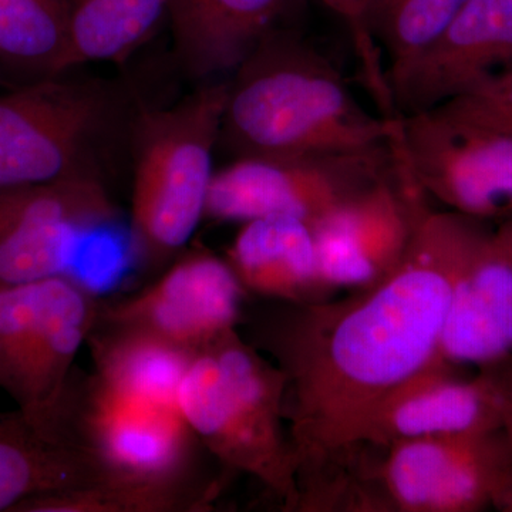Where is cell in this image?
Listing matches in <instances>:
<instances>
[{"mask_svg": "<svg viewBox=\"0 0 512 512\" xmlns=\"http://www.w3.org/2000/svg\"><path fill=\"white\" fill-rule=\"evenodd\" d=\"M439 107L512 134V69Z\"/></svg>", "mask_w": 512, "mask_h": 512, "instance_id": "obj_26", "label": "cell"}, {"mask_svg": "<svg viewBox=\"0 0 512 512\" xmlns=\"http://www.w3.org/2000/svg\"><path fill=\"white\" fill-rule=\"evenodd\" d=\"M399 147L356 153L239 157L215 171L205 217L221 222L291 217L312 224L399 168Z\"/></svg>", "mask_w": 512, "mask_h": 512, "instance_id": "obj_7", "label": "cell"}, {"mask_svg": "<svg viewBox=\"0 0 512 512\" xmlns=\"http://www.w3.org/2000/svg\"><path fill=\"white\" fill-rule=\"evenodd\" d=\"M227 82L208 83L167 109H141L131 134V237L144 268H160L205 217Z\"/></svg>", "mask_w": 512, "mask_h": 512, "instance_id": "obj_5", "label": "cell"}, {"mask_svg": "<svg viewBox=\"0 0 512 512\" xmlns=\"http://www.w3.org/2000/svg\"><path fill=\"white\" fill-rule=\"evenodd\" d=\"M320 2L338 15L348 28L357 62H359L360 74L367 92L376 103L377 113L387 119H394L397 111L389 77H387L386 64L370 32L369 9L372 0H320Z\"/></svg>", "mask_w": 512, "mask_h": 512, "instance_id": "obj_25", "label": "cell"}, {"mask_svg": "<svg viewBox=\"0 0 512 512\" xmlns=\"http://www.w3.org/2000/svg\"><path fill=\"white\" fill-rule=\"evenodd\" d=\"M377 471L390 507L403 512L503 510L512 453L503 430L420 437L384 448Z\"/></svg>", "mask_w": 512, "mask_h": 512, "instance_id": "obj_9", "label": "cell"}, {"mask_svg": "<svg viewBox=\"0 0 512 512\" xmlns=\"http://www.w3.org/2000/svg\"><path fill=\"white\" fill-rule=\"evenodd\" d=\"M99 309L93 292L66 275L0 286V389L43 430L64 434L73 363Z\"/></svg>", "mask_w": 512, "mask_h": 512, "instance_id": "obj_6", "label": "cell"}, {"mask_svg": "<svg viewBox=\"0 0 512 512\" xmlns=\"http://www.w3.org/2000/svg\"><path fill=\"white\" fill-rule=\"evenodd\" d=\"M215 497V484L198 483L195 477L104 478L86 487L29 498L12 512H195L208 510Z\"/></svg>", "mask_w": 512, "mask_h": 512, "instance_id": "obj_22", "label": "cell"}, {"mask_svg": "<svg viewBox=\"0 0 512 512\" xmlns=\"http://www.w3.org/2000/svg\"><path fill=\"white\" fill-rule=\"evenodd\" d=\"M466 3L467 0H372L370 32L386 60L389 83L440 36Z\"/></svg>", "mask_w": 512, "mask_h": 512, "instance_id": "obj_24", "label": "cell"}, {"mask_svg": "<svg viewBox=\"0 0 512 512\" xmlns=\"http://www.w3.org/2000/svg\"><path fill=\"white\" fill-rule=\"evenodd\" d=\"M478 370L484 372L493 384L500 404L501 427L508 443L512 444V353L490 365L478 367Z\"/></svg>", "mask_w": 512, "mask_h": 512, "instance_id": "obj_27", "label": "cell"}, {"mask_svg": "<svg viewBox=\"0 0 512 512\" xmlns=\"http://www.w3.org/2000/svg\"><path fill=\"white\" fill-rule=\"evenodd\" d=\"M308 0H170L174 53L185 73H234L279 30L295 29Z\"/></svg>", "mask_w": 512, "mask_h": 512, "instance_id": "obj_16", "label": "cell"}, {"mask_svg": "<svg viewBox=\"0 0 512 512\" xmlns=\"http://www.w3.org/2000/svg\"><path fill=\"white\" fill-rule=\"evenodd\" d=\"M62 429L99 460L107 478H194L200 440L173 404L117 392L93 377L80 402L67 392Z\"/></svg>", "mask_w": 512, "mask_h": 512, "instance_id": "obj_10", "label": "cell"}, {"mask_svg": "<svg viewBox=\"0 0 512 512\" xmlns=\"http://www.w3.org/2000/svg\"><path fill=\"white\" fill-rule=\"evenodd\" d=\"M503 430L500 404L490 379L456 375V366L439 359L400 384L373 413L366 447L386 448L420 437L456 436Z\"/></svg>", "mask_w": 512, "mask_h": 512, "instance_id": "obj_15", "label": "cell"}, {"mask_svg": "<svg viewBox=\"0 0 512 512\" xmlns=\"http://www.w3.org/2000/svg\"><path fill=\"white\" fill-rule=\"evenodd\" d=\"M227 261L245 291L293 305L325 301L311 224L291 217L242 222Z\"/></svg>", "mask_w": 512, "mask_h": 512, "instance_id": "obj_18", "label": "cell"}, {"mask_svg": "<svg viewBox=\"0 0 512 512\" xmlns=\"http://www.w3.org/2000/svg\"><path fill=\"white\" fill-rule=\"evenodd\" d=\"M400 136V116L367 110L295 28L269 36L232 73L218 146L234 158L311 156L393 147Z\"/></svg>", "mask_w": 512, "mask_h": 512, "instance_id": "obj_2", "label": "cell"}, {"mask_svg": "<svg viewBox=\"0 0 512 512\" xmlns=\"http://www.w3.org/2000/svg\"><path fill=\"white\" fill-rule=\"evenodd\" d=\"M70 70V0H0V72L20 86Z\"/></svg>", "mask_w": 512, "mask_h": 512, "instance_id": "obj_20", "label": "cell"}, {"mask_svg": "<svg viewBox=\"0 0 512 512\" xmlns=\"http://www.w3.org/2000/svg\"><path fill=\"white\" fill-rule=\"evenodd\" d=\"M244 291L227 258L198 249L144 291L99 309L97 319L198 353L235 330Z\"/></svg>", "mask_w": 512, "mask_h": 512, "instance_id": "obj_13", "label": "cell"}, {"mask_svg": "<svg viewBox=\"0 0 512 512\" xmlns=\"http://www.w3.org/2000/svg\"><path fill=\"white\" fill-rule=\"evenodd\" d=\"M494 235L505 254L512 259V218L500 222V225L494 229Z\"/></svg>", "mask_w": 512, "mask_h": 512, "instance_id": "obj_28", "label": "cell"}, {"mask_svg": "<svg viewBox=\"0 0 512 512\" xmlns=\"http://www.w3.org/2000/svg\"><path fill=\"white\" fill-rule=\"evenodd\" d=\"M117 215L100 181L0 188V286L72 275L80 239Z\"/></svg>", "mask_w": 512, "mask_h": 512, "instance_id": "obj_12", "label": "cell"}, {"mask_svg": "<svg viewBox=\"0 0 512 512\" xmlns=\"http://www.w3.org/2000/svg\"><path fill=\"white\" fill-rule=\"evenodd\" d=\"M0 79H2V72H0Z\"/></svg>", "mask_w": 512, "mask_h": 512, "instance_id": "obj_30", "label": "cell"}, {"mask_svg": "<svg viewBox=\"0 0 512 512\" xmlns=\"http://www.w3.org/2000/svg\"><path fill=\"white\" fill-rule=\"evenodd\" d=\"M285 394V373L231 330L194 356L177 404L212 456L229 470L256 478L296 510L301 490L284 431Z\"/></svg>", "mask_w": 512, "mask_h": 512, "instance_id": "obj_4", "label": "cell"}, {"mask_svg": "<svg viewBox=\"0 0 512 512\" xmlns=\"http://www.w3.org/2000/svg\"><path fill=\"white\" fill-rule=\"evenodd\" d=\"M400 148L427 198L476 220L512 218V134L436 107L400 116Z\"/></svg>", "mask_w": 512, "mask_h": 512, "instance_id": "obj_8", "label": "cell"}, {"mask_svg": "<svg viewBox=\"0 0 512 512\" xmlns=\"http://www.w3.org/2000/svg\"><path fill=\"white\" fill-rule=\"evenodd\" d=\"M429 210L403 158L392 175L312 222L323 284L330 292L379 284L400 264Z\"/></svg>", "mask_w": 512, "mask_h": 512, "instance_id": "obj_11", "label": "cell"}, {"mask_svg": "<svg viewBox=\"0 0 512 512\" xmlns=\"http://www.w3.org/2000/svg\"><path fill=\"white\" fill-rule=\"evenodd\" d=\"M140 110L123 84L67 73L0 94V188L109 185L117 165L130 163Z\"/></svg>", "mask_w": 512, "mask_h": 512, "instance_id": "obj_3", "label": "cell"}, {"mask_svg": "<svg viewBox=\"0 0 512 512\" xmlns=\"http://www.w3.org/2000/svg\"><path fill=\"white\" fill-rule=\"evenodd\" d=\"M510 447H511V453H512V444H510ZM503 511L512 512V480H511V485H510V491H508L507 498H505V501H504Z\"/></svg>", "mask_w": 512, "mask_h": 512, "instance_id": "obj_29", "label": "cell"}, {"mask_svg": "<svg viewBox=\"0 0 512 512\" xmlns=\"http://www.w3.org/2000/svg\"><path fill=\"white\" fill-rule=\"evenodd\" d=\"M439 353L456 367H483L512 353V259L490 224L454 286Z\"/></svg>", "mask_w": 512, "mask_h": 512, "instance_id": "obj_17", "label": "cell"}, {"mask_svg": "<svg viewBox=\"0 0 512 512\" xmlns=\"http://www.w3.org/2000/svg\"><path fill=\"white\" fill-rule=\"evenodd\" d=\"M94 336V379L117 392L178 406V387L197 353L138 330L109 328Z\"/></svg>", "mask_w": 512, "mask_h": 512, "instance_id": "obj_21", "label": "cell"}, {"mask_svg": "<svg viewBox=\"0 0 512 512\" xmlns=\"http://www.w3.org/2000/svg\"><path fill=\"white\" fill-rule=\"evenodd\" d=\"M104 478L106 470L79 441L43 430L22 410L0 413V512Z\"/></svg>", "mask_w": 512, "mask_h": 512, "instance_id": "obj_19", "label": "cell"}, {"mask_svg": "<svg viewBox=\"0 0 512 512\" xmlns=\"http://www.w3.org/2000/svg\"><path fill=\"white\" fill-rule=\"evenodd\" d=\"M512 69V0H467L447 28L390 79L399 116L436 109Z\"/></svg>", "mask_w": 512, "mask_h": 512, "instance_id": "obj_14", "label": "cell"}, {"mask_svg": "<svg viewBox=\"0 0 512 512\" xmlns=\"http://www.w3.org/2000/svg\"><path fill=\"white\" fill-rule=\"evenodd\" d=\"M487 224L429 210L387 278L340 301L296 305L279 323L272 348L286 377L299 507L319 488L342 487L377 407L441 359L454 286Z\"/></svg>", "mask_w": 512, "mask_h": 512, "instance_id": "obj_1", "label": "cell"}, {"mask_svg": "<svg viewBox=\"0 0 512 512\" xmlns=\"http://www.w3.org/2000/svg\"><path fill=\"white\" fill-rule=\"evenodd\" d=\"M170 0H70L72 69L83 63H126L165 20Z\"/></svg>", "mask_w": 512, "mask_h": 512, "instance_id": "obj_23", "label": "cell"}]
</instances>
